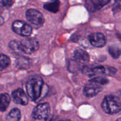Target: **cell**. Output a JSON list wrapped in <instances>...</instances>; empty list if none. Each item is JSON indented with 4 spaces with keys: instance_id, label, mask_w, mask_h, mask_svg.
I'll use <instances>...</instances> for the list:
<instances>
[{
    "instance_id": "20",
    "label": "cell",
    "mask_w": 121,
    "mask_h": 121,
    "mask_svg": "<svg viewBox=\"0 0 121 121\" xmlns=\"http://www.w3.org/2000/svg\"><path fill=\"white\" fill-rule=\"evenodd\" d=\"M89 82L94 83L98 84V85H106L109 82V80L106 78L104 77H96L93 78L89 80Z\"/></svg>"
},
{
    "instance_id": "19",
    "label": "cell",
    "mask_w": 121,
    "mask_h": 121,
    "mask_svg": "<svg viewBox=\"0 0 121 121\" xmlns=\"http://www.w3.org/2000/svg\"><path fill=\"white\" fill-rule=\"evenodd\" d=\"M9 47L14 53H16L17 54H20L21 53L20 48V41L15 40L11 41L9 43Z\"/></svg>"
},
{
    "instance_id": "22",
    "label": "cell",
    "mask_w": 121,
    "mask_h": 121,
    "mask_svg": "<svg viewBox=\"0 0 121 121\" xmlns=\"http://www.w3.org/2000/svg\"><path fill=\"white\" fill-rule=\"evenodd\" d=\"M13 0H2V4L4 6H9L12 4Z\"/></svg>"
},
{
    "instance_id": "9",
    "label": "cell",
    "mask_w": 121,
    "mask_h": 121,
    "mask_svg": "<svg viewBox=\"0 0 121 121\" xmlns=\"http://www.w3.org/2000/svg\"><path fill=\"white\" fill-rule=\"evenodd\" d=\"M110 0H86L85 7L87 10L93 13L109 3Z\"/></svg>"
},
{
    "instance_id": "6",
    "label": "cell",
    "mask_w": 121,
    "mask_h": 121,
    "mask_svg": "<svg viewBox=\"0 0 121 121\" xmlns=\"http://www.w3.org/2000/svg\"><path fill=\"white\" fill-rule=\"evenodd\" d=\"M20 48L21 53L31 54L39 50V43L34 39L27 38L20 41Z\"/></svg>"
},
{
    "instance_id": "18",
    "label": "cell",
    "mask_w": 121,
    "mask_h": 121,
    "mask_svg": "<svg viewBox=\"0 0 121 121\" xmlns=\"http://www.w3.org/2000/svg\"><path fill=\"white\" fill-rule=\"evenodd\" d=\"M17 66L21 69H27L30 66V61L28 59L24 57L19 58L17 60Z\"/></svg>"
},
{
    "instance_id": "5",
    "label": "cell",
    "mask_w": 121,
    "mask_h": 121,
    "mask_svg": "<svg viewBox=\"0 0 121 121\" xmlns=\"http://www.w3.org/2000/svg\"><path fill=\"white\" fill-rule=\"evenodd\" d=\"M117 69L111 66H96L93 67L85 66L82 72L86 75H95V74H104L106 75H112L117 73Z\"/></svg>"
},
{
    "instance_id": "4",
    "label": "cell",
    "mask_w": 121,
    "mask_h": 121,
    "mask_svg": "<svg viewBox=\"0 0 121 121\" xmlns=\"http://www.w3.org/2000/svg\"><path fill=\"white\" fill-rule=\"evenodd\" d=\"M26 17L32 27L39 28L44 22L43 15L39 11L35 9H28L26 13Z\"/></svg>"
},
{
    "instance_id": "14",
    "label": "cell",
    "mask_w": 121,
    "mask_h": 121,
    "mask_svg": "<svg viewBox=\"0 0 121 121\" xmlns=\"http://www.w3.org/2000/svg\"><path fill=\"white\" fill-rule=\"evenodd\" d=\"M60 1L59 0H55L53 2L45 4L44 5V8L48 11L53 13H56L59 11V8H60Z\"/></svg>"
},
{
    "instance_id": "16",
    "label": "cell",
    "mask_w": 121,
    "mask_h": 121,
    "mask_svg": "<svg viewBox=\"0 0 121 121\" xmlns=\"http://www.w3.org/2000/svg\"><path fill=\"white\" fill-rule=\"evenodd\" d=\"M109 53L113 59H118L121 55V48L117 45H111L108 48Z\"/></svg>"
},
{
    "instance_id": "25",
    "label": "cell",
    "mask_w": 121,
    "mask_h": 121,
    "mask_svg": "<svg viewBox=\"0 0 121 121\" xmlns=\"http://www.w3.org/2000/svg\"><path fill=\"white\" fill-rule=\"evenodd\" d=\"M117 1V0H110V2H113V3H115V2Z\"/></svg>"
},
{
    "instance_id": "8",
    "label": "cell",
    "mask_w": 121,
    "mask_h": 121,
    "mask_svg": "<svg viewBox=\"0 0 121 121\" xmlns=\"http://www.w3.org/2000/svg\"><path fill=\"white\" fill-rule=\"evenodd\" d=\"M88 39L91 44L96 47H103L106 43V39L104 34L99 32L90 34Z\"/></svg>"
},
{
    "instance_id": "3",
    "label": "cell",
    "mask_w": 121,
    "mask_h": 121,
    "mask_svg": "<svg viewBox=\"0 0 121 121\" xmlns=\"http://www.w3.org/2000/svg\"><path fill=\"white\" fill-rule=\"evenodd\" d=\"M50 113V106L48 103L37 105L31 114V121H46Z\"/></svg>"
},
{
    "instance_id": "1",
    "label": "cell",
    "mask_w": 121,
    "mask_h": 121,
    "mask_svg": "<svg viewBox=\"0 0 121 121\" xmlns=\"http://www.w3.org/2000/svg\"><path fill=\"white\" fill-rule=\"evenodd\" d=\"M43 85V79L40 76L34 77L27 82L26 91L32 100L36 101L40 98Z\"/></svg>"
},
{
    "instance_id": "23",
    "label": "cell",
    "mask_w": 121,
    "mask_h": 121,
    "mask_svg": "<svg viewBox=\"0 0 121 121\" xmlns=\"http://www.w3.org/2000/svg\"><path fill=\"white\" fill-rule=\"evenodd\" d=\"M4 20L3 18L0 17V25L4 23Z\"/></svg>"
},
{
    "instance_id": "24",
    "label": "cell",
    "mask_w": 121,
    "mask_h": 121,
    "mask_svg": "<svg viewBox=\"0 0 121 121\" xmlns=\"http://www.w3.org/2000/svg\"><path fill=\"white\" fill-rule=\"evenodd\" d=\"M50 121H72L70 120H69V119H66V120H61V121H55L54 119H52V120H50Z\"/></svg>"
},
{
    "instance_id": "15",
    "label": "cell",
    "mask_w": 121,
    "mask_h": 121,
    "mask_svg": "<svg viewBox=\"0 0 121 121\" xmlns=\"http://www.w3.org/2000/svg\"><path fill=\"white\" fill-rule=\"evenodd\" d=\"M21 112L18 108L13 109L7 115L6 121H20L21 119Z\"/></svg>"
},
{
    "instance_id": "21",
    "label": "cell",
    "mask_w": 121,
    "mask_h": 121,
    "mask_svg": "<svg viewBox=\"0 0 121 121\" xmlns=\"http://www.w3.org/2000/svg\"><path fill=\"white\" fill-rule=\"evenodd\" d=\"M113 12L114 13H117L121 11V0H117L115 2L114 7L113 8Z\"/></svg>"
},
{
    "instance_id": "12",
    "label": "cell",
    "mask_w": 121,
    "mask_h": 121,
    "mask_svg": "<svg viewBox=\"0 0 121 121\" xmlns=\"http://www.w3.org/2000/svg\"><path fill=\"white\" fill-rule=\"evenodd\" d=\"M74 58L76 61L79 63H87L90 60L88 53L81 48H77L74 50Z\"/></svg>"
},
{
    "instance_id": "11",
    "label": "cell",
    "mask_w": 121,
    "mask_h": 121,
    "mask_svg": "<svg viewBox=\"0 0 121 121\" xmlns=\"http://www.w3.org/2000/svg\"><path fill=\"white\" fill-rule=\"evenodd\" d=\"M102 90V87L98 84L91 83L87 84L83 88L84 95L87 98H92L95 96Z\"/></svg>"
},
{
    "instance_id": "7",
    "label": "cell",
    "mask_w": 121,
    "mask_h": 121,
    "mask_svg": "<svg viewBox=\"0 0 121 121\" xmlns=\"http://www.w3.org/2000/svg\"><path fill=\"white\" fill-rule=\"evenodd\" d=\"M12 30L15 33L24 37L30 36L33 31V28L29 24L21 20H16L13 22Z\"/></svg>"
},
{
    "instance_id": "10",
    "label": "cell",
    "mask_w": 121,
    "mask_h": 121,
    "mask_svg": "<svg viewBox=\"0 0 121 121\" xmlns=\"http://www.w3.org/2000/svg\"><path fill=\"white\" fill-rule=\"evenodd\" d=\"M12 98L14 103L21 105H26L28 104V99L24 91L22 89H17L12 92Z\"/></svg>"
},
{
    "instance_id": "26",
    "label": "cell",
    "mask_w": 121,
    "mask_h": 121,
    "mask_svg": "<svg viewBox=\"0 0 121 121\" xmlns=\"http://www.w3.org/2000/svg\"><path fill=\"white\" fill-rule=\"evenodd\" d=\"M116 121H121V117H120V118H118V119L116 120Z\"/></svg>"
},
{
    "instance_id": "17",
    "label": "cell",
    "mask_w": 121,
    "mask_h": 121,
    "mask_svg": "<svg viewBox=\"0 0 121 121\" xmlns=\"http://www.w3.org/2000/svg\"><path fill=\"white\" fill-rule=\"evenodd\" d=\"M11 63L9 57L4 54H0V71H2L8 67Z\"/></svg>"
},
{
    "instance_id": "2",
    "label": "cell",
    "mask_w": 121,
    "mask_h": 121,
    "mask_svg": "<svg viewBox=\"0 0 121 121\" xmlns=\"http://www.w3.org/2000/svg\"><path fill=\"white\" fill-rule=\"evenodd\" d=\"M102 108L108 114H116L120 112L121 110L120 99L115 96H106L102 103Z\"/></svg>"
},
{
    "instance_id": "13",
    "label": "cell",
    "mask_w": 121,
    "mask_h": 121,
    "mask_svg": "<svg viewBox=\"0 0 121 121\" xmlns=\"http://www.w3.org/2000/svg\"><path fill=\"white\" fill-rule=\"evenodd\" d=\"M11 101L10 96L7 93L0 95V111L4 112L7 110Z\"/></svg>"
}]
</instances>
